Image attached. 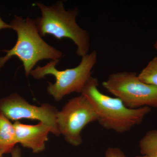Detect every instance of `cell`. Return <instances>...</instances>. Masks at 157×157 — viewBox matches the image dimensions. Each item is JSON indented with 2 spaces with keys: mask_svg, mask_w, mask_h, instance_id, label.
Wrapping results in <instances>:
<instances>
[{
  "mask_svg": "<svg viewBox=\"0 0 157 157\" xmlns=\"http://www.w3.org/2000/svg\"><path fill=\"white\" fill-rule=\"evenodd\" d=\"M9 24L17 34V41L11 49L2 51L6 55L0 57V70L10 59L16 56L22 62L25 75L29 76L38 62L44 59L59 60L63 56L61 51L43 40L35 20L14 15Z\"/></svg>",
  "mask_w": 157,
  "mask_h": 157,
  "instance_id": "6da1fadb",
  "label": "cell"
},
{
  "mask_svg": "<svg viewBox=\"0 0 157 157\" xmlns=\"http://www.w3.org/2000/svg\"><path fill=\"white\" fill-rule=\"evenodd\" d=\"M98 87V79L91 76L80 94L91 104L98 116V122L104 128L118 133L128 132L141 124L151 110L147 107L129 108L119 98L104 94Z\"/></svg>",
  "mask_w": 157,
  "mask_h": 157,
  "instance_id": "7a4b0ae2",
  "label": "cell"
},
{
  "mask_svg": "<svg viewBox=\"0 0 157 157\" xmlns=\"http://www.w3.org/2000/svg\"><path fill=\"white\" fill-rule=\"evenodd\" d=\"M41 12L40 17L35 20L41 36L52 35L60 40L71 39L76 47V54L82 57L89 53L90 37L86 30L81 28L76 22L78 11L77 8L67 10L62 1L51 6L36 3Z\"/></svg>",
  "mask_w": 157,
  "mask_h": 157,
  "instance_id": "3957f363",
  "label": "cell"
},
{
  "mask_svg": "<svg viewBox=\"0 0 157 157\" xmlns=\"http://www.w3.org/2000/svg\"><path fill=\"white\" fill-rule=\"evenodd\" d=\"M98 60L96 51L82 57L79 64L73 68L59 70L56 68L59 60H51L44 66H37L31 71L30 75L33 78L40 79L45 76H54V83L48 82L47 90L55 101H61L65 96L73 93H81L85 85L91 77L93 68Z\"/></svg>",
  "mask_w": 157,
  "mask_h": 157,
  "instance_id": "277c9868",
  "label": "cell"
},
{
  "mask_svg": "<svg viewBox=\"0 0 157 157\" xmlns=\"http://www.w3.org/2000/svg\"><path fill=\"white\" fill-rule=\"evenodd\" d=\"M102 85L129 108H157V88L141 81L134 72L113 73Z\"/></svg>",
  "mask_w": 157,
  "mask_h": 157,
  "instance_id": "5b68a950",
  "label": "cell"
},
{
  "mask_svg": "<svg viewBox=\"0 0 157 157\" xmlns=\"http://www.w3.org/2000/svg\"><path fill=\"white\" fill-rule=\"evenodd\" d=\"M98 116L88 100L80 94L70 99L57 116V124L60 135L73 146L82 143L81 133L85 127L98 121Z\"/></svg>",
  "mask_w": 157,
  "mask_h": 157,
  "instance_id": "8992f818",
  "label": "cell"
},
{
  "mask_svg": "<svg viewBox=\"0 0 157 157\" xmlns=\"http://www.w3.org/2000/svg\"><path fill=\"white\" fill-rule=\"evenodd\" d=\"M59 111L48 103L40 106L33 105L17 93L0 99V113L9 120L16 122L24 119L39 121L50 127L52 134L56 136L60 135L57 124Z\"/></svg>",
  "mask_w": 157,
  "mask_h": 157,
  "instance_id": "52a82bcc",
  "label": "cell"
},
{
  "mask_svg": "<svg viewBox=\"0 0 157 157\" xmlns=\"http://www.w3.org/2000/svg\"><path fill=\"white\" fill-rule=\"evenodd\" d=\"M13 124L17 144L29 149L34 153L45 150L48 135L52 133L50 127L40 122L36 124L29 125L18 121L14 122Z\"/></svg>",
  "mask_w": 157,
  "mask_h": 157,
  "instance_id": "ba28073f",
  "label": "cell"
},
{
  "mask_svg": "<svg viewBox=\"0 0 157 157\" xmlns=\"http://www.w3.org/2000/svg\"><path fill=\"white\" fill-rule=\"evenodd\" d=\"M17 144L14 124L0 113V150L10 153Z\"/></svg>",
  "mask_w": 157,
  "mask_h": 157,
  "instance_id": "9c48e42d",
  "label": "cell"
},
{
  "mask_svg": "<svg viewBox=\"0 0 157 157\" xmlns=\"http://www.w3.org/2000/svg\"><path fill=\"white\" fill-rule=\"evenodd\" d=\"M139 146L142 155L157 157V129L147 132L140 139Z\"/></svg>",
  "mask_w": 157,
  "mask_h": 157,
  "instance_id": "30bf717a",
  "label": "cell"
},
{
  "mask_svg": "<svg viewBox=\"0 0 157 157\" xmlns=\"http://www.w3.org/2000/svg\"><path fill=\"white\" fill-rule=\"evenodd\" d=\"M138 76L143 82L157 88V56L149 62Z\"/></svg>",
  "mask_w": 157,
  "mask_h": 157,
  "instance_id": "8fae6325",
  "label": "cell"
},
{
  "mask_svg": "<svg viewBox=\"0 0 157 157\" xmlns=\"http://www.w3.org/2000/svg\"><path fill=\"white\" fill-rule=\"evenodd\" d=\"M105 157H126V156L120 148L110 147L106 150Z\"/></svg>",
  "mask_w": 157,
  "mask_h": 157,
  "instance_id": "7c38bea8",
  "label": "cell"
},
{
  "mask_svg": "<svg viewBox=\"0 0 157 157\" xmlns=\"http://www.w3.org/2000/svg\"><path fill=\"white\" fill-rule=\"evenodd\" d=\"M11 157H21V150L18 146H16L11 152Z\"/></svg>",
  "mask_w": 157,
  "mask_h": 157,
  "instance_id": "4fadbf2b",
  "label": "cell"
},
{
  "mask_svg": "<svg viewBox=\"0 0 157 157\" xmlns=\"http://www.w3.org/2000/svg\"><path fill=\"white\" fill-rule=\"evenodd\" d=\"M6 29H11L10 25L5 22L0 16V31Z\"/></svg>",
  "mask_w": 157,
  "mask_h": 157,
  "instance_id": "5bb4252c",
  "label": "cell"
},
{
  "mask_svg": "<svg viewBox=\"0 0 157 157\" xmlns=\"http://www.w3.org/2000/svg\"><path fill=\"white\" fill-rule=\"evenodd\" d=\"M8 152L5 150H0V157H3L5 154L8 153Z\"/></svg>",
  "mask_w": 157,
  "mask_h": 157,
  "instance_id": "9a60e30c",
  "label": "cell"
},
{
  "mask_svg": "<svg viewBox=\"0 0 157 157\" xmlns=\"http://www.w3.org/2000/svg\"><path fill=\"white\" fill-rule=\"evenodd\" d=\"M154 48L156 50H157V39L156 42H155L154 45Z\"/></svg>",
  "mask_w": 157,
  "mask_h": 157,
  "instance_id": "2e32d148",
  "label": "cell"
},
{
  "mask_svg": "<svg viewBox=\"0 0 157 157\" xmlns=\"http://www.w3.org/2000/svg\"><path fill=\"white\" fill-rule=\"evenodd\" d=\"M134 157H147L146 156L142 155V156H135Z\"/></svg>",
  "mask_w": 157,
  "mask_h": 157,
  "instance_id": "e0dca14e",
  "label": "cell"
}]
</instances>
